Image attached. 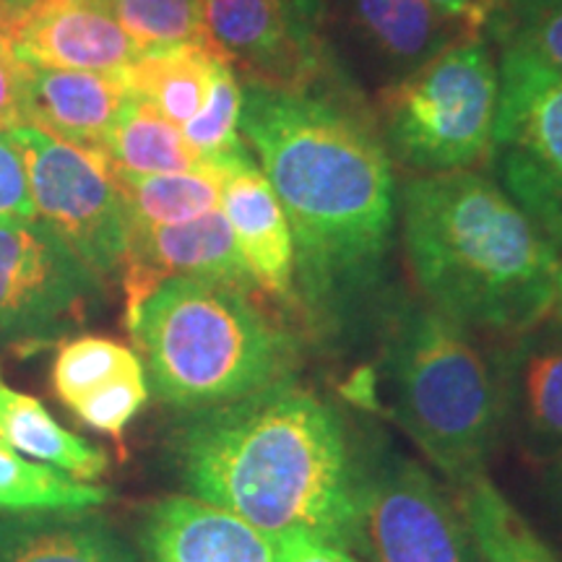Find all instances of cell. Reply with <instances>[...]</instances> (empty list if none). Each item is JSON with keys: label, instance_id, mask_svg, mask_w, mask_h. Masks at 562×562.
I'll list each match as a JSON object with an SVG mask.
<instances>
[{"label": "cell", "instance_id": "1", "mask_svg": "<svg viewBox=\"0 0 562 562\" xmlns=\"http://www.w3.org/2000/svg\"><path fill=\"white\" fill-rule=\"evenodd\" d=\"M349 97L243 81L240 133L290 222L297 313L323 336L372 300L396 227L393 161Z\"/></svg>", "mask_w": 562, "mask_h": 562}, {"label": "cell", "instance_id": "2", "mask_svg": "<svg viewBox=\"0 0 562 562\" xmlns=\"http://www.w3.org/2000/svg\"><path fill=\"white\" fill-rule=\"evenodd\" d=\"M167 459L186 495L279 539L351 550L364 456L331 404L294 381L182 414Z\"/></svg>", "mask_w": 562, "mask_h": 562}, {"label": "cell", "instance_id": "3", "mask_svg": "<svg viewBox=\"0 0 562 562\" xmlns=\"http://www.w3.org/2000/svg\"><path fill=\"white\" fill-rule=\"evenodd\" d=\"M398 216L414 284L438 313L505 339L552 315L560 250L501 182L417 175L398 191Z\"/></svg>", "mask_w": 562, "mask_h": 562}, {"label": "cell", "instance_id": "4", "mask_svg": "<svg viewBox=\"0 0 562 562\" xmlns=\"http://www.w3.org/2000/svg\"><path fill=\"white\" fill-rule=\"evenodd\" d=\"M157 402L191 414L292 381L300 339L250 292L214 279L172 277L125 311Z\"/></svg>", "mask_w": 562, "mask_h": 562}, {"label": "cell", "instance_id": "5", "mask_svg": "<svg viewBox=\"0 0 562 562\" xmlns=\"http://www.w3.org/2000/svg\"><path fill=\"white\" fill-rule=\"evenodd\" d=\"M391 417L448 487L487 476L503 440L495 355L422 302L393 315L383 349Z\"/></svg>", "mask_w": 562, "mask_h": 562}, {"label": "cell", "instance_id": "6", "mask_svg": "<svg viewBox=\"0 0 562 562\" xmlns=\"http://www.w3.org/2000/svg\"><path fill=\"white\" fill-rule=\"evenodd\" d=\"M501 70L484 34H463L378 94L383 146L417 175L474 170L490 159Z\"/></svg>", "mask_w": 562, "mask_h": 562}, {"label": "cell", "instance_id": "7", "mask_svg": "<svg viewBox=\"0 0 562 562\" xmlns=\"http://www.w3.org/2000/svg\"><path fill=\"white\" fill-rule=\"evenodd\" d=\"M490 165L501 188L562 250V74L501 42Z\"/></svg>", "mask_w": 562, "mask_h": 562}, {"label": "cell", "instance_id": "8", "mask_svg": "<svg viewBox=\"0 0 562 562\" xmlns=\"http://www.w3.org/2000/svg\"><path fill=\"white\" fill-rule=\"evenodd\" d=\"M24 159L34 211L104 284L121 277L128 250V216L108 154L83 149L19 125L3 133Z\"/></svg>", "mask_w": 562, "mask_h": 562}, {"label": "cell", "instance_id": "9", "mask_svg": "<svg viewBox=\"0 0 562 562\" xmlns=\"http://www.w3.org/2000/svg\"><path fill=\"white\" fill-rule=\"evenodd\" d=\"M104 281L40 216L0 222V349H40L91 318Z\"/></svg>", "mask_w": 562, "mask_h": 562}, {"label": "cell", "instance_id": "10", "mask_svg": "<svg viewBox=\"0 0 562 562\" xmlns=\"http://www.w3.org/2000/svg\"><path fill=\"white\" fill-rule=\"evenodd\" d=\"M351 552L364 562H484L453 492L396 453L364 459Z\"/></svg>", "mask_w": 562, "mask_h": 562}, {"label": "cell", "instance_id": "11", "mask_svg": "<svg viewBox=\"0 0 562 562\" xmlns=\"http://www.w3.org/2000/svg\"><path fill=\"white\" fill-rule=\"evenodd\" d=\"M203 24L245 81L281 91L339 87L323 34L300 24L281 0H203Z\"/></svg>", "mask_w": 562, "mask_h": 562}, {"label": "cell", "instance_id": "12", "mask_svg": "<svg viewBox=\"0 0 562 562\" xmlns=\"http://www.w3.org/2000/svg\"><path fill=\"white\" fill-rule=\"evenodd\" d=\"M503 438L552 467L562 459V323L544 318L495 355Z\"/></svg>", "mask_w": 562, "mask_h": 562}, {"label": "cell", "instance_id": "13", "mask_svg": "<svg viewBox=\"0 0 562 562\" xmlns=\"http://www.w3.org/2000/svg\"><path fill=\"white\" fill-rule=\"evenodd\" d=\"M121 277L125 311L144 300L159 281L172 277L214 279L250 294L258 292L222 209L191 222L131 229Z\"/></svg>", "mask_w": 562, "mask_h": 562}, {"label": "cell", "instance_id": "14", "mask_svg": "<svg viewBox=\"0 0 562 562\" xmlns=\"http://www.w3.org/2000/svg\"><path fill=\"white\" fill-rule=\"evenodd\" d=\"M53 389L83 425L121 438L151 391L140 357L104 336H76L60 344Z\"/></svg>", "mask_w": 562, "mask_h": 562}, {"label": "cell", "instance_id": "15", "mask_svg": "<svg viewBox=\"0 0 562 562\" xmlns=\"http://www.w3.org/2000/svg\"><path fill=\"white\" fill-rule=\"evenodd\" d=\"M222 211L258 292L297 307L294 240L284 209L250 149L222 161Z\"/></svg>", "mask_w": 562, "mask_h": 562}, {"label": "cell", "instance_id": "16", "mask_svg": "<svg viewBox=\"0 0 562 562\" xmlns=\"http://www.w3.org/2000/svg\"><path fill=\"white\" fill-rule=\"evenodd\" d=\"M136 550L140 562H277L271 537L191 495L151 503Z\"/></svg>", "mask_w": 562, "mask_h": 562}, {"label": "cell", "instance_id": "17", "mask_svg": "<svg viewBox=\"0 0 562 562\" xmlns=\"http://www.w3.org/2000/svg\"><path fill=\"white\" fill-rule=\"evenodd\" d=\"M9 34L19 60L37 68L117 74L146 53L104 5L26 13Z\"/></svg>", "mask_w": 562, "mask_h": 562}, {"label": "cell", "instance_id": "18", "mask_svg": "<svg viewBox=\"0 0 562 562\" xmlns=\"http://www.w3.org/2000/svg\"><path fill=\"white\" fill-rule=\"evenodd\" d=\"M125 100L121 74L26 66V125L83 149L108 154Z\"/></svg>", "mask_w": 562, "mask_h": 562}, {"label": "cell", "instance_id": "19", "mask_svg": "<svg viewBox=\"0 0 562 562\" xmlns=\"http://www.w3.org/2000/svg\"><path fill=\"white\" fill-rule=\"evenodd\" d=\"M341 19L385 83L412 74L442 47L463 37L430 0H339Z\"/></svg>", "mask_w": 562, "mask_h": 562}, {"label": "cell", "instance_id": "20", "mask_svg": "<svg viewBox=\"0 0 562 562\" xmlns=\"http://www.w3.org/2000/svg\"><path fill=\"white\" fill-rule=\"evenodd\" d=\"M0 562H140L94 510L0 513Z\"/></svg>", "mask_w": 562, "mask_h": 562}, {"label": "cell", "instance_id": "21", "mask_svg": "<svg viewBox=\"0 0 562 562\" xmlns=\"http://www.w3.org/2000/svg\"><path fill=\"white\" fill-rule=\"evenodd\" d=\"M0 440L24 459L45 463L70 480L94 484L108 472V453L94 442L79 438L50 412L45 404L11 389L0 375Z\"/></svg>", "mask_w": 562, "mask_h": 562}, {"label": "cell", "instance_id": "22", "mask_svg": "<svg viewBox=\"0 0 562 562\" xmlns=\"http://www.w3.org/2000/svg\"><path fill=\"white\" fill-rule=\"evenodd\" d=\"M222 60L227 58L211 42H195L144 53L117 74L131 94L154 104L167 121L182 128L201 112Z\"/></svg>", "mask_w": 562, "mask_h": 562}, {"label": "cell", "instance_id": "23", "mask_svg": "<svg viewBox=\"0 0 562 562\" xmlns=\"http://www.w3.org/2000/svg\"><path fill=\"white\" fill-rule=\"evenodd\" d=\"M128 229H151L191 222L222 206L224 167L195 172L133 175L112 167Z\"/></svg>", "mask_w": 562, "mask_h": 562}, {"label": "cell", "instance_id": "24", "mask_svg": "<svg viewBox=\"0 0 562 562\" xmlns=\"http://www.w3.org/2000/svg\"><path fill=\"white\" fill-rule=\"evenodd\" d=\"M108 157L112 167L133 175L211 170L182 136L180 125L131 91L110 133Z\"/></svg>", "mask_w": 562, "mask_h": 562}, {"label": "cell", "instance_id": "25", "mask_svg": "<svg viewBox=\"0 0 562 562\" xmlns=\"http://www.w3.org/2000/svg\"><path fill=\"white\" fill-rule=\"evenodd\" d=\"M451 492L484 562H560L550 544L490 476H480L467 487Z\"/></svg>", "mask_w": 562, "mask_h": 562}, {"label": "cell", "instance_id": "26", "mask_svg": "<svg viewBox=\"0 0 562 562\" xmlns=\"http://www.w3.org/2000/svg\"><path fill=\"white\" fill-rule=\"evenodd\" d=\"M108 501V487L70 480L58 469L24 459L0 440V513L94 510Z\"/></svg>", "mask_w": 562, "mask_h": 562}, {"label": "cell", "instance_id": "27", "mask_svg": "<svg viewBox=\"0 0 562 562\" xmlns=\"http://www.w3.org/2000/svg\"><path fill=\"white\" fill-rule=\"evenodd\" d=\"M243 117V81L237 79L229 60L216 66L209 97L193 121L182 125V136L201 154L209 167H220L237 154L248 151L240 133Z\"/></svg>", "mask_w": 562, "mask_h": 562}, {"label": "cell", "instance_id": "28", "mask_svg": "<svg viewBox=\"0 0 562 562\" xmlns=\"http://www.w3.org/2000/svg\"><path fill=\"white\" fill-rule=\"evenodd\" d=\"M102 5L146 53L211 42L203 0H104Z\"/></svg>", "mask_w": 562, "mask_h": 562}, {"label": "cell", "instance_id": "29", "mask_svg": "<svg viewBox=\"0 0 562 562\" xmlns=\"http://www.w3.org/2000/svg\"><path fill=\"white\" fill-rule=\"evenodd\" d=\"M484 32L524 47L562 74V0H495Z\"/></svg>", "mask_w": 562, "mask_h": 562}, {"label": "cell", "instance_id": "30", "mask_svg": "<svg viewBox=\"0 0 562 562\" xmlns=\"http://www.w3.org/2000/svg\"><path fill=\"white\" fill-rule=\"evenodd\" d=\"M26 125V63L19 60L11 34L0 30V133Z\"/></svg>", "mask_w": 562, "mask_h": 562}, {"label": "cell", "instance_id": "31", "mask_svg": "<svg viewBox=\"0 0 562 562\" xmlns=\"http://www.w3.org/2000/svg\"><path fill=\"white\" fill-rule=\"evenodd\" d=\"M32 216H37V211L32 203L24 159L0 133V222L32 220Z\"/></svg>", "mask_w": 562, "mask_h": 562}, {"label": "cell", "instance_id": "32", "mask_svg": "<svg viewBox=\"0 0 562 562\" xmlns=\"http://www.w3.org/2000/svg\"><path fill=\"white\" fill-rule=\"evenodd\" d=\"M273 558L277 562H364L357 552L302 533L273 539Z\"/></svg>", "mask_w": 562, "mask_h": 562}, {"label": "cell", "instance_id": "33", "mask_svg": "<svg viewBox=\"0 0 562 562\" xmlns=\"http://www.w3.org/2000/svg\"><path fill=\"white\" fill-rule=\"evenodd\" d=\"M430 3L469 34H484L495 11V0H430Z\"/></svg>", "mask_w": 562, "mask_h": 562}, {"label": "cell", "instance_id": "34", "mask_svg": "<svg viewBox=\"0 0 562 562\" xmlns=\"http://www.w3.org/2000/svg\"><path fill=\"white\" fill-rule=\"evenodd\" d=\"M281 3L300 24H305L313 32H323L328 13H331V0H281Z\"/></svg>", "mask_w": 562, "mask_h": 562}, {"label": "cell", "instance_id": "35", "mask_svg": "<svg viewBox=\"0 0 562 562\" xmlns=\"http://www.w3.org/2000/svg\"><path fill=\"white\" fill-rule=\"evenodd\" d=\"M104 0H34V5L26 13H42L55 9H70V5H102ZM24 13V16H26Z\"/></svg>", "mask_w": 562, "mask_h": 562}, {"label": "cell", "instance_id": "36", "mask_svg": "<svg viewBox=\"0 0 562 562\" xmlns=\"http://www.w3.org/2000/svg\"><path fill=\"white\" fill-rule=\"evenodd\" d=\"M0 3H3L5 19H9V32H11V26L16 24V21H19L21 16H24L26 11L32 9L34 0H0Z\"/></svg>", "mask_w": 562, "mask_h": 562}, {"label": "cell", "instance_id": "37", "mask_svg": "<svg viewBox=\"0 0 562 562\" xmlns=\"http://www.w3.org/2000/svg\"><path fill=\"white\" fill-rule=\"evenodd\" d=\"M550 495H552L554 508H558L562 516V459L550 467Z\"/></svg>", "mask_w": 562, "mask_h": 562}, {"label": "cell", "instance_id": "38", "mask_svg": "<svg viewBox=\"0 0 562 562\" xmlns=\"http://www.w3.org/2000/svg\"><path fill=\"white\" fill-rule=\"evenodd\" d=\"M552 318L562 323V263L558 271V281H554V305H552Z\"/></svg>", "mask_w": 562, "mask_h": 562}, {"label": "cell", "instance_id": "39", "mask_svg": "<svg viewBox=\"0 0 562 562\" xmlns=\"http://www.w3.org/2000/svg\"><path fill=\"white\" fill-rule=\"evenodd\" d=\"M0 30H3V32H9V19H5L3 3H0Z\"/></svg>", "mask_w": 562, "mask_h": 562}]
</instances>
